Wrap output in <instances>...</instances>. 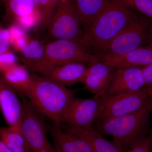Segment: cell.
Instances as JSON below:
<instances>
[{
    "instance_id": "cell-32",
    "label": "cell",
    "mask_w": 152,
    "mask_h": 152,
    "mask_svg": "<svg viewBox=\"0 0 152 152\" xmlns=\"http://www.w3.org/2000/svg\"><path fill=\"white\" fill-rule=\"evenodd\" d=\"M147 48L152 50V25L151 26L149 32V38L146 45Z\"/></svg>"
},
{
    "instance_id": "cell-23",
    "label": "cell",
    "mask_w": 152,
    "mask_h": 152,
    "mask_svg": "<svg viewBox=\"0 0 152 152\" xmlns=\"http://www.w3.org/2000/svg\"><path fill=\"white\" fill-rule=\"evenodd\" d=\"M37 13L41 18L40 25L46 28L49 23L48 11L50 0H33Z\"/></svg>"
},
{
    "instance_id": "cell-1",
    "label": "cell",
    "mask_w": 152,
    "mask_h": 152,
    "mask_svg": "<svg viewBox=\"0 0 152 152\" xmlns=\"http://www.w3.org/2000/svg\"><path fill=\"white\" fill-rule=\"evenodd\" d=\"M139 15L122 0H110L84 32L81 41L91 54L96 56Z\"/></svg>"
},
{
    "instance_id": "cell-36",
    "label": "cell",
    "mask_w": 152,
    "mask_h": 152,
    "mask_svg": "<svg viewBox=\"0 0 152 152\" xmlns=\"http://www.w3.org/2000/svg\"><path fill=\"white\" fill-rule=\"evenodd\" d=\"M29 152H33L32 151H30Z\"/></svg>"
},
{
    "instance_id": "cell-33",
    "label": "cell",
    "mask_w": 152,
    "mask_h": 152,
    "mask_svg": "<svg viewBox=\"0 0 152 152\" xmlns=\"http://www.w3.org/2000/svg\"><path fill=\"white\" fill-rule=\"evenodd\" d=\"M147 89L150 96L152 98V87L147 88Z\"/></svg>"
},
{
    "instance_id": "cell-29",
    "label": "cell",
    "mask_w": 152,
    "mask_h": 152,
    "mask_svg": "<svg viewBox=\"0 0 152 152\" xmlns=\"http://www.w3.org/2000/svg\"><path fill=\"white\" fill-rule=\"evenodd\" d=\"M59 1L60 0H50L48 11L49 22L50 21V20L56 10L57 4Z\"/></svg>"
},
{
    "instance_id": "cell-3",
    "label": "cell",
    "mask_w": 152,
    "mask_h": 152,
    "mask_svg": "<svg viewBox=\"0 0 152 152\" xmlns=\"http://www.w3.org/2000/svg\"><path fill=\"white\" fill-rule=\"evenodd\" d=\"M152 98L150 96L138 110L121 116L97 119L94 128L102 135L111 136L124 152L150 133V117Z\"/></svg>"
},
{
    "instance_id": "cell-9",
    "label": "cell",
    "mask_w": 152,
    "mask_h": 152,
    "mask_svg": "<svg viewBox=\"0 0 152 152\" xmlns=\"http://www.w3.org/2000/svg\"><path fill=\"white\" fill-rule=\"evenodd\" d=\"M23 110L20 129L30 151L36 152L50 142L47 136L43 115L24 96L20 97Z\"/></svg>"
},
{
    "instance_id": "cell-15",
    "label": "cell",
    "mask_w": 152,
    "mask_h": 152,
    "mask_svg": "<svg viewBox=\"0 0 152 152\" xmlns=\"http://www.w3.org/2000/svg\"><path fill=\"white\" fill-rule=\"evenodd\" d=\"M86 63L75 62L55 67L41 74L42 76L67 87L81 83L88 68Z\"/></svg>"
},
{
    "instance_id": "cell-27",
    "label": "cell",
    "mask_w": 152,
    "mask_h": 152,
    "mask_svg": "<svg viewBox=\"0 0 152 152\" xmlns=\"http://www.w3.org/2000/svg\"><path fill=\"white\" fill-rule=\"evenodd\" d=\"M8 29L10 34L12 45L15 41L26 35L23 28L16 24L13 25Z\"/></svg>"
},
{
    "instance_id": "cell-26",
    "label": "cell",
    "mask_w": 152,
    "mask_h": 152,
    "mask_svg": "<svg viewBox=\"0 0 152 152\" xmlns=\"http://www.w3.org/2000/svg\"><path fill=\"white\" fill-rule=\"evenodd\" d=\"M12 45L9 29H0V54L10 51Z\"/></svg>"
},
{
    "instance_id": "cell-10",
    "label": "cell",
    "mask_w": 152,
    "mask_h": 152,
    "mask_svg": "<svg viewBox=\"0 0 152 152\" xmlns=\"http://www.w3.org/2000/svg\"><path fill=\"white\" fill-rule=\"evenodd\" d=\"M145 88L142 67L118 68L109 86L102 96L138 91Z\"/></svg>"
},
{
    "instance_id": "cell-17",
    "label": "cell",
    "mask_w": 152,
    "mask_h": 152,
    "mask_svg": "<svg viewBox=\"0 0 152 152\" xmlns=\"http://www.w3.org/2000/svg\"><path fill=\"white\" fill-rule=\"evenodd\" d=\"M78 15L84 32L110 0H71Z\"/></svg>"
},
{
    "instance_id": "cell-5",
    "label": "cell",
    "mask_w": 152,
    "mask_h": 152,
    "mask_svg": "<svg viewBox=\"0 0 152 152\" xmlns=\"http://www.w3.org/2000/svg\"><path fill=\"white\" fill-rule=\"evenodd\" d=\"M47 28L55 40L80 41L84 35L80 20L71 0H60Z\"/></svg>"
},
{
    "instance_id": "cell-16",
    "label": "cell",
    "mask_w": 152,
    "mask_h": 152,
    "mask_svg": "<svg viewBox=\"0 0 152 152\" xmlns=\"http://www.w3.org/2000/svg\"><path fill=\"white\" fill-rule=\"evenodd\" d=\"M3 79L18 93L26 96L32 82V76L27 68L17 63L0 73Z\"/></svg>"
},
{
    "instance_id": "cell-22",
    "label": "cell",
    "mask_w": 152,
    "mask_h": 152,
    "mask_svg": "<svg viewBox=\"0 0 152 152\" xmlns=\"http://www.w3.org/2000/svg\"><path fill=\"white\" fill-rule=\"evenodd\" d=\"M134 10L152 19V0H122Z\"/></svg>"
},
{
    "instance_id": "cell-8",
    "label": "cell",
    "mask_w": 152,
    "mask_h": 152,
    "mask_svg": "<svg viewBox=\"0 0 152 152\" xmlns=\"http://www.w3.org/2000/svg\"><path fill=\"white\" fill-rule=\"evenodd\" d=\"M149 97L147 87L138 91L102 96L97 119L121 116L137 111L145 105Z\"/></svg>"
},
{
    "instance_id": "cell-11",
    "label": "cell",
    "mask_w": 152,
    "mask_h": 152,
    "mask_svg": "<svg viewBox=\"0 0 152 152\" xmlns=\"http://www.w3.org/2000/svg\"><path fill=\"white\" fill-rule=\"evenodd\" d=\"M116 69L96 59L89 64L81 83L85 89L94 95L103 96L111 81Z\"/></svg>"
},
{
    "instance_id": "cell-30",
    "label": "cell",
    "mask_w": 152,
    "mask_h": 152,
    "mask_svg": "<svg viewBox=\"0 0 152 152\" xmlns=\"http://www.w3.org/2000/svg\"><path fill=\"white\" fill-rule=\"evenodd\" d=\"M36 152H56V150L55 149L50 143L49 142Z\"/></svg>"
},
{
    "instance_id": "cell-4",
    "label": "cell",
    "mask_w": 152,
    "mask_h": 152,
    "mask_svg": "<svg viewBox=\"0 0 152 152\" xmlns=\"http://www.w3.org/2000/svg\"><path fill=\"white\" fill-rule=\"evenodd\" d=\"M96 58V56L90 54L81 40L56 39L45 45L42 58L23 65L28 70L42 74L65 64L75 62L89 64Z\"/></svg>"
},
{
    "instance_id": "cell-19",
    "label": "cell",
    "mask_w": 152,
    "mask_h": 152,
    "mask_svg": "<svg viewBox=\"0 0 152 152\" xmlns=\"http://www.w3.org/2000/svg\"><path fill=\"white\" fill-rule=\"evenodd\" d=\"M0 139L13 152H29L19 123L11 126L0 127Z\"/></svg>"
},
{
    "instance_id": "cell-18",
    "label": "cell",
    "mask_w": 152,
    "mask_h": 152,
    "mask_svg": "<svg viewBox=\"0 0 152 152\" xmlns=\"http://www.w3.org/2000/svg\"><path fill=\"white\" fill-rule=\"evenodd\" d=\"M12 45L22 55L23 64L36 61L43 57L45 45L39 41L29 39L27 35L15 41Z\"/></svg>"
},
{
    "instance_id": "cell-25",
    "label": "cell",
    "mask_w": 152,
    "mask_h": 152,
    "mask_svg": "<svg viewBox=\"0 0 152 152\" xmlns=\"http://www.w3.org/2000/svg\"><path fill=\"white\" fill-rule=\"evenodd\" d=\"M18 58L10 50L0 54V73L17 64Z\"/></svg>"
},
{
    "instance_id": "cell-2",
    "label": "cell",
    "mask_w": 152,
    "mask_h": 152,
    "mask_svg": "<svg viewBox=\"0 0 152 152\" xmlns=\"http://www.w3.org/2000/svg\"><path fill=\"white\" fill-rule=\"evenodd\" d=\"M32 82L26 96L44 116L61 127L75 99V90L68 89L42 76L32 75Z\"/></svg>"
},
{
    "instance_id": "cell-6",
    "label": "cell",
    "mask_w": 152,
    "mask_h": 152,
    "mask_svg": "<svg viewBox=\"0 0 152 152\" xmlns=\"http://www.w3.org/2000/svg\"><path fill=\"white\" fill-rule=\"evenodd\" d=\"M151 23L139 15L112 40L100 54L122 55L143 47L148 43Z\"/></svg>"
},
{
    "instance_id": "cell-24",
    "label": "cell",
    "mask_w": 152,
    "mask_h": 152,
    "mask_svg": "<svg viewBox=\"0 0 152 152\" xmlns=\"http://www.w3.org/2000/svg\"><path fill=\"white\" fill-rule=\"evenodd\" d=\"M152 146V130L147 135L138 140L124 152H151Z\"/></svg>"
},
{
    "instance_id": "cell-12",
    "label": "cell",
    "mask_w": 152,
    "mask_h": 152,
    "mask_svg": "<svg viewBox=\"0 0 152 152\" xmlns=\"http://www.w3.org/2000/svg\"><path fill=\"white\" fill-rule=\"evenodd\" d=\"M18 96L0 74V110L8 126L18 124L20 121L23 106Z\"/></svg>"
},
{
    "instance_id": "cell-31",
    "label": "cell",
    "mask_w": 152,
    "mask_h": 152,
    "mask_svg": "<svg viewBox=\"0 0 152 152\" xmlns=\"http://www.w3.org/2000/svg\"><path fill=\"white\" fill-rule=\"evenodd\" d=\"M0 152H13L0 139Z\"/></svg>"
},
{
    "instance_id": "cell-7",
    "label": "cell",
    "mask_w": 152,
    "mask_h": 152,
    "mask_svg": "<svg viewBox=\"0 0 152 152\" xmlns=\"http://www.w3.org/2000/svg\"><path fill=\"white\" fill-rule=\"evenodd\" d=\"M102 96L94 95L88 99L75 98L66 114L63 124L67 132H85L92 129L98 118L102 104Z\"/></svg>"
},
{
    "instance_id": "cell-21",
    "label": "cell",
    "mask_w": 152,
    "mask_h": 152,
    "mask_svg": "<svg viewBox=\"0 0 152 152\" xmlns=\"http://www.w3.org/2000/svg\"><path fill=\"white\" fill-rule=\"evenodd\" d=\"M56 149L60 152H82L72 141L69 134L55 126L51 131Z\"/></svg>"
},
{
    "instance_id": "cell-28",
    "label": "cell",
    "mask_w": 152,
    "mask_h": 152,
    "mask_svg": "<svg viewBox=\"0 0 152 152\" xmlns=\"http://www.w3.org/2000/svg\"><path fill=\"white\" fill-rule=\"evenodd\" d=\"M145 79V86L147 88L152 87V63L142 67Z\"/></svg>"
},
{
    "instance_id": "cell-20",
    "label": "cell",
    "mask_w": 152,
    "mask_h": 152,
    "mask_svg": "<svg viewBox=\"0 0 152 152\" xmlns=\"http://www.w3.org/2000/svg\"><path fill=\"white\" fill-rule=\"evenodd\" d=\"M72 133L86 141L94 152H123L113 141H110L105 138L94 128L85 132Z\"/></svg>"
},
{
    "instance_id": "cell-13",
    "label": "cell",
    "mask_w": 152,
    "mask_h": 152,
    "mask_svg": "<svg viewBox=\"0 0 152 152\" xmlns=\"http://www.w3.org/2000/svg\"><path fill=\"white\" fill-rule=\"evenodd\" d=\"M6 20L13 21L16 24L25 28L40 23L41 18L36 12L33 0H5Z\"/></svg>"
},
{
    "instance_id": "cell-34",
    "label": "cell",
    "mask_w": 152,
    "mask_h": 152,
    "mask_svg": "<svg viewBox=\"0 0 152 152\" xmlns=\"http://www.w3.org/2000/svg\"><path fill=\"white\" fill-rule=\"evenodd\" d=\"M1 1H2L3 2H4V1H5V0H1Z\"/></svg>"
},
{
    "instance_id": "cell-35",
    "label": "cell",
    "mask_w": 152,
    "mask_h": 152,
    "mask_svg": "<svg viewBox=\"0 0 152 152\" xmlns=\"http://www.w3.org/2000/svg\"><path fill=\"white\" fill-rule=\"evenodd\" d=\"M56 152H60L58 150H57L56 149Z\"/></svg>"
},
{
    "instance_id": "cell-14",
    "label": "cell",
    "mask_w": 152,
    "mask_h": 152,
    "mask_svg": "<svg viewBox=\"0 0 152 152\" xmlns=\"http://www.w3.org/2000/svg\"><path fill=\"white\" fill-rule=\"evenodd\" d=\"M98 59L108 65L118 69L123 67H144L152 63V50L141 47L122 55L100 54Z\"/></svg>"
}]
</instances>
